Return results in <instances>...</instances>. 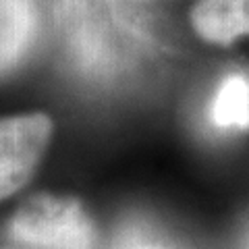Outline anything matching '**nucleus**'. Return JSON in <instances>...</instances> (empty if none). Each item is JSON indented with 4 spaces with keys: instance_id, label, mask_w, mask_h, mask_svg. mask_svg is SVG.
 <instances>
[{
    "instance_id": "1",
    "label": "nucleus",
    "mask_w": 249,
    "mask_h": 249,
    "mask_svg": "<svg viewBox=\"0 0 249 249\" xmlns=\"http://www.w3.org/2000/svg\"><path fill=\"white\" fill-rule=\"evenodd\" d=\"M11 235L48 249H91L96 231L81 201L73 197L36 196L27 199L11 220Z\"/></svg>"
},
{
    "instance_id": "2",
    "label": "nucleus",
    "mask_w": 249,
    "mask_h": 249,
    "mask_svg": "<svg viewBox=\"0 0 249 249\" xmlns=\"http://www.w3.org/2000/svg\"><path fill=\"white\" fill-rule=\"evenodd\" d=\"M44 112L0 116V201L17 193L40 164L52 137Z\"/></svg>"
},
{
    "instance_id": "3",
    "label": "nucleus",
    "mask_w": 249,
    "mask_h": 249,
    "mask_svg": "<svg viewBox=\"0 0 249 249\" xmlns=\"http://www.w3.org/2000/svg\"><path fill=\"white\" fill-rule=\"evenodd\" d=\"M36 34V0H0V79L23 65Z\"/></svg>"
},
{
    "instance_id": "4",
    "label": "nucleus",
    "mask_w": 249,
    "mask_h": 249,
    "mask_svg": "<svg viewBox=\"0 0 249 249\" xmlns=\"http://www.w3.org/2000/svg\"><path fill=\"white\" fill-rule=\"evenodd\" d=\"M191 25L210 44H232L249 36V0H199L191 11Z\"/></svg>"
},
{
    "instance_id": "5",
    "label": "nucleus",
    "mask_w": 249,
    "mask_h": 249,
    "mask_svg": "<svg viewBox=\"0 0 249 249\" xmlns=\"http://www.w3.org/2000/svg\"><path fill=\"white\" fill-rule=\"evenodd\" d=\"M210 119L220 129H249V79L245 75L232 73L220 83Z\"/></svg>"
},
{
    "instance_id": "6",
    "label": "nucleus",
    "mask_w": 249,
    "mask_h": 249,
    "mask_svg": "<svg viewBox=\"0 0 249 249\" xmlns=\"http://www.w3.org/2000/svg\"><path fill=\"white\" fill-rule=\"evenodd\" d=\"M137 249H158V247H137Z\"/></svg>"
}]
</instances>
